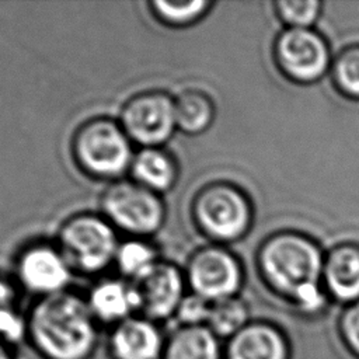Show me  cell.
Listing matches in <instances>:
<instances>
[{"instance_id":"obj_4","label":"cell","mask_w":359,"mask_h":359,"mask_svg":"<svg viewBox=\"0 0 359 359\" xmlns=\"http://www.w3.org/2000/svg\"><path fill=\"white\" fill-rule=\"evenodd\" d=\"M102 216L125 233L143 238L160 230L165 206L157 192L136 181H114L101 198Z\"/></svg>"},{"instance_id":"obj_16","label":"cell","mask_w":359,"mask_h":359,"mask_svg":"<svg viewBox=\"0 0 359 359\" xmlns=\"http://www.w3.org/2000/svg\"><path fill=\"white\" fill-rule=\"evenodd\" d=\"M165 359H222L219 338L206 325H181L168 339Z\"/></svg>"},{"instance_id":"obj_13","label":"cell","mask_w":359,"mask_h":359,"mask_svg":"<svg viewBox=\"0 0 359 359\" xmlns=\"http://www.w3.org/2000/svg\"><path fill=\"white\" fill-rule=\"evenodd\" d=\"M111 349L116 359H157L163 339L150 318L129 317L116 324L111 335Z\"/></svg>"},{"instance_id":"obj_10","label":"cell","mask_w":359,"mask_h":359,"mask_svg":"<svg viewBox=\"0 0 359 359\" xmlns=\"http://www.w3.org/2000/svg\"><path fill=\"white\" fill-rule=\"evenodd\" d=\"M184 280L185 276L177 265L160 259L143 276L130 282L137 293L139 310L150 320L175 314L185 296Z\"/></svg>"},{"instance_id":"obj_12","label":"cell","mask_w":359,"mask_h":359,"mask_svg":"<svg viewBox=\"0 0 359 359\" xmlns=\"http://www.w3.org/2000/svg\"><path fill=\"white\" fill-rule=\"evenodd\" d=\"M224 359H292V345L279 327L248 323L227 339Z\"/></svg>"},{"instance_id":"obj_7","label":"cell","mask_w":359,"mask_h":359,"mask_svg":"<svg viewBox=\"0 0 359 359\" xmlns=\"http://www.w3.org/2000/svg\"><path fill=\"white\" fill-rule=\"evenodd\" d=\"M119 123L140 149L161 147L177 130L175 98L163 91L140 93L125 102Z\"/></svg>"},{"instance_id":"obj_18","label":"cell","mask_w":359,"mask_h":359,"mask_svg":"<svg viewBox=\"0 0 359 359\" xmlns=\"http://www.w3.org/2000/svg\"><path fill=\"white\" fill-rule=\"evenodd\" d=\"M215 108L210 98L199 90H185L175 98L177 129L185 135H201L213 122Z\"/></svg>"},{"instance_id":"obj_27","label":"cell","mask_w":359,"mask_h":359,"mask_svg":"<svg viewBox=\"0 0 359 359\" xmlns=\"http://www.w3.org/2000/svg\"><path fill=\"white\" fill-rule=\"evenodd\" d=\"M0 359H11L10 358V355H8V352L0 345Z\"/></svg>"},{"instance_id":"obj_22","label":"cell","mask_w":359,"mask_h":359,"mask_svg":"<svg viewBox=\"0 0 359 359\" xmlns=\"http://www.w3.org/2000/svg\"><path fill=\"white\" fill-rule=\"evenodd\" d=\"M27 325L15 309V290L11 283L0 276V337L17 341Z\"/></svg>"},{"instance_id":"obj_11","label":"cell","mask_w":359,"mask_h":359,"mask_svg":"<svg viewBox=\"0 0 359 359\" xmlns=\"http://www.w3.org/2000/svg\"><path fill=\"white\" fill-rule=\"evenodd\" d=\"M276 52L285 72L304 81L318 79L328 62L323 39L304 28H292L285 32L278 42Z\"/></svg>"},{"instance_id":"obj_19","label":"cell","mask_w":359,"mask_h":359,"mask_svg":"<svg viewBox=\"0 0 359 359\" xmlns=\"http://www.w3.org/2000/svg\"><path fill=\"white\" fill-rule=\"evenodd\" d=\"M158 261L157 250L146 240L135 237L119 243L114 262L121 273L133 282L143 276Z\"/></svg>"},{"instance_id":"obj_5","label":"cell","mask_w":359,"mask_h":359,"mask_svg":"<svg viewBox=\"0 0 359 359\" xmlns=\"http://www.w3.org/2000/svg\"><path fill=\"white\" fill-rule=\"evenodd\" d=\"M261 265L271 283L293 300L303 287L317 285L323 262L310 241L297 236H280L264 247Z\"/></svg>"},{"instance_id":"obj_2","label":"cell","mask_w":359,"mask_h":359,"mask_svg":"<svg viewBox=\"0 0 359 359\" xmlns=\"http://www.w3.org/2000/svg\"><path fill=\"white\" fill-rule=\"evenodd\" d=\"M132 144L119 122L94 118L76 130L72 150L84 172L93 178L118 181L130 170L135 157Z\"/></svg>"},{"instance_id":"obj_21","label":"cell","mask_w":359,"mask_h":359,"mask_svg":"<svg viewBox=\"0 0 359 359\" xmlns=\"http://www.w3.org/2000/svg\"><path fill=\"white\" fill-rule=\"evenodd\" d=\"M212 6L208 0H153L150 3L151 11L157 20L170 27H187L205 15Z\"/></svg>"},{"instance_id":"obj_3","label":"cell","mask_w":359,"mask_h":359,"mask_svg":"<svg viewBox=\"0 0 359 359\" xmlns=\"http://www.w3.org/2000/svg\"><path fill=\"white\" fill-rule=\"evenodd\" d=\"M57 247L72 268L97 273L115 261L119 241L104 216L80 213L62 224Z\"/></svg>"},{"instance_id":"obj_26","label":"cell","mask_w":359,"mask_h":359,"mask_svg":"<svg viewBox=\"0 0 359 359\" xmlns=\"http://www.w3.org/2000/svg\"><path fill=\"white\" fill-rule=\"evenodd\" d=\"M339 86L351 94L359 95V50L345 53L335 67Z\"/></svg>"},{"instance_id":"obj_14","label":"cell","mask_w":359,"mask_h":359,"mask_svg":"<svg viewBox=\"0 0 359 359\" xmlns=\"http://www.w3.org/2000/svg\"><path fill=\"white\" fill-rule=\"evenodd\" d=\"M87 303L95 318L116 324L139 310V299L133 285L121 279L98 282L91 289Z\"/></svg>"},{"instance_id":"obj_8","label":"cell","mask_w":359,"mask_h":359,"mask_svg":"<svg viewBox=\"0 0 359 359\" xmlns=\"http://www.w3.org/2000/svg\"><path fill=\"white\" fill-rule=\"evenodd\" d=\"M185 279L192 293L209 303L236 297L241 285L237 259L220 247H203L188 261Z\"/></svg>"},{"instance_id":"obj_1","label":"cell","mask_w":359,"mask_h":359,"mask_svg":"<svg viewBox=\"0 0 359 359\" xmlns=\"http://www.w3.org/2000/svg\"><path fill=\"white\" fill-rule=\"evenodd\" d=\"M27 330L48 359H86L97 338L87 300L66 290L42 297L29 314Z\"/></svg>"},{"instance_id":"obj_15","label":"cell","mask_w":359,"mask_h":359,"mask_svg":"<svg viewBox=\"0 0 359 359\" xmlns=\"http://www.w3.org/2000/svg\"><path fill=\"white\" fill-rule=\"evenodd\" d=\"M130 174L133 181L160 195L175 185L178 167L163 147H142L135 153Z\"/></svg>"},{"instance_id":"obj_20","label":"cell","mask_w":359,"mask_h":359,"mask_svg":"<svg viewBox=\"0 0 359 359\" xmlns=\"http://www.w3.org/2000/svg\"><path fill=\"white\" fill-rule=\"evenodd\" d=\"M248 323L247 306L237 297H230L210 304L206 327L217 338L230 339Z\"/></svg>"},{"instance_id":"obj_25","label":"cell","mask_w":359,"mask_h":359,"mask_svg":"<svg viewBox=\"0 0 359 359\" xmlns=\"http://www.w3.org/2000/svg\"><path fill=\"white\" fill-rule=\"evenodd\" d=\"M210 304L212 303L202 299L201 296L191 293L184 296L175 311V316L181 325H206Z\"/></svg>"},{"instance_id":"obj_24","label":"cell","mask_w":359,"mask_h":359,"mask_svg":"<svg viewBox=\"0 0 359 359\" xmlns=\"http://www.w3.org/2000/svg\"><path fill=\"white\" fill-rule=\"evenodd\" d=\"M320 4L313 0L299 1V0H285L279 3V13L285 21L293 25V28H304L318 14Z\"/></svg>"},{"instance_id":"obj_23","label":"cell","mask_w":359,"mask_h":359,"mask_svg":"<svg viewBox=\"0 0 359 359\" xmlns=\"http://www.w3.org/2000/svg\"><path fill=\"white\" fill-rule=\"evenodd\" d=\"M338 338L352 359H359V302L349 304L338 321Z\"/></svg>"},{"instance_id":"obj_17","label":"cell","mask_w":359,"mask_h":359,"mask_svg":"<svg viewBox=\"0 0 359 359\" xmlns=\"http://www.w3.org/2000/svg\"><path fill=\"white\" fill-rule=\"evenodd\" d=\"M327 287L339 302H359V250L342 247L328 258L325 268Z\"/></svg>"},{"instance_id":"obj_6","label":"cell","mask_w":359,"mask_h":359,"mask_svg":"<svg viewBox=\"0 0 359 359\" xmlns=\"http://www.w3.org/2000/svg\"><path fill=\"white\" fill-rule=\"evenodd\" d=\"M198 227L210 238L231 241L244 234L250 209L241 192L224 184H212L198 192L192 203Z\"/></svg>"},{"instance_id":"obj_9","label":"cell","mask_w":359,"mask_h":359,"mask_svg":"<svg viewBox=\"0 0 359 359\" xmlns=\"http://www.w3.org/2000/svg\"><path fill=\"white\" fill-rule=\"evenodd\" d=\"M15 269L25 289L45 297L65 292L73 268L59 247L34 244L20 254Z\"/></svg>"}]
</instances>
